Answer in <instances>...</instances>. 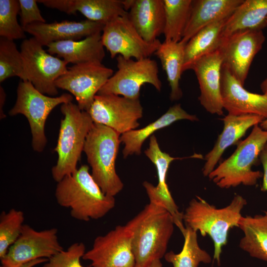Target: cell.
I'll return each instance as SVG.
<instances>
[{
    "label": "cell",
    "mask_w": 267,
    "mask_h": 267,
    "mask_svg": "<svg viewBox=\"0 0 267 267\" xmlns=\"http://www.w3.org/2000/svg\"><path fill=\"white\" fill-rule=\"evenodd\" d=\"M55 197L60 206L70 209L72 218L84 222L103 217L115 205L114 197L102 192L87 165L57 182Z\"/></svg>",
    "instance_id": "obj_1"
},
{
    "label": "cell",
    "mask_w": 267,
    "mask_h": 267,
    "mask_svg": "<svg viewBox=\"0 0 267 267\" xmlns=\"http://www.w3.org/2000/svg\"><path fill=\"white\" fill-rule=\"evenodd\" d=\"M126 224L133 232L134 267H149L153 261L164 257L175 225L167 210L149 202Z\"/></svg>",
    "instance_id": "obj_2"
},
{
    "label": "cell",
    "mask_w": 267,
    "mask_h": 267,
    "mask_svg": "<svg viewBox=\"0 0 267 267\" xmlns=\"http://www.w3.org/2000/svg\"><path fill=\"white\" fill-rule=\"evenodd\" d=\"M247 204L246 200L236 195L226 207L218 209L197 196L189 202L183 213L185 226L199 231L202 236L209 235L214 242L213 258L221 264L223 246L226 244L228 233L233 227H239L242 217L241 211Z\"/></svg>",
    "instance_id": "obj_3"
},
{
    "label": "cell",
    "mask_w": 267,
    "mask_h": 267,
    "mask_svg": "<svg viewBox=\"0 0 267 267\" xmlns=\"http://www.w3.org/2000/svg\"><path fill=\"white\" fill-rule=\"evenodd\" d=\"M120 134L103 125L94 123L85 141L83 151L91 169V175L107 195L114 197L124 184L115 170Z\"/></svg>",
    "instance_id": "obj_4"
},
{
    "label": "cell",
    "mask_w": 267,
    "mask_h": 267,
    "mask_svg": "<svg viewBox=\"0 0 267 267\" xmlns=\"http://www.w3.org/2000/svg\"><path fill=\"white\" fill-rule=\"evenodd\" d=\"M60 111L64 118L54 149L58 159L51 169L52 178L57 182L78 169L86 137L93 124L89 113L72 102L61 104Z\"/></svg>",
    "instance_id": "obj_5"
},
{
    "label": "cell",
    "mask_w": 267,
    "mask_h": 267,
    "mask_svg": "<svg viewBox=\"0 0 267 267\" xmlns=\"http://www.w3.org/2000/svg\"><path fill=\"white\" fill-rule=\"evenodd\" d=\"M255 125L249 135L239 143L235 151L222 162L208 176L218 187L229 188L242 184L255 185L263 176L259 171H253L259 155L267 143V131Z\"/></svg>",
    "instance_id": "obj_6"
},
{
    "label": "cell",
    "mask_w": 267,
    "mask_h": 267,
    "mask_svg": "<svg viewBox=\"0 0 267 267\" xmlns=\"http://www.w3.org/2000/svg\"><path fill=\"white\" fill-rule=\"evenodd\" d=\"M73 96L63 93L57 97L47 96L38 90L29 81H20L17 89V98L9 110L10 116L22 114L27 119L32 135L34 151L42 152L47 139L44 126L51 111L58 105L72 102Z\"/></svg>",
    "instance_id": "obj_7"
},
{
    "label": "cell",
    "mask_w": 267,
    "mask_h": 267,
    "mask_svg": "<svg viewBox=\"0 0 267 267\" xmlns=\"http://www.w3.org/2000/svg\"><path fill=\"white\" fill-rule=\"evenodd\" d=\"M118 70L108 79L97 94H115L131 99L139 98L141 88L145 84L152 85L158 91L162 89L159 69L156 60L125 59L116 57Z\"/></svg>",
    "instance_id": "obj_8"
},
{
    "label": "cell",
    "mask_w": 267,
    "mask_h": 267,
    "mask_svg": "<svg viewBox=\"0 0 267 267\" xmlns=\"http://www.w3.org/2000/svg\"><path fill=\"white\" fill-rule=\"evenodd\" d=\"M27 81L40 92L50 96L58 93L55 81L68 71V63L46 52L34 37L24 40L20 45Z\"/></svg>",
    "instance_id": "obj_9"
},
{
    "label": "cell",
    "mask_w": 267,
    "mask_h": 267,
    "mask_svg": "<svg viewBox=\"0 0 267 267\" xmlns=\"http://www.w3.org/2000/svg\"><path fill=\"white\" fill-rule=\"evenodd\" d=\"M103 45L111 58L121 55L125 59H141L155 53L161 42H146L126 15L119 16L106 23L101 34Z\"/></svg>",
    "instance_id": "obj_10"
},
{
    "label": "cell",
    "mask_w": 267,
    "mask_h": 267,
    "mask_svg": "<svg viewBox=\"0 0 267 267\" xmlns=\"http://www.w3.org/2000/svg\"><path fill=\"white\" fill-rule=\"evenodd\" d=\"M93 123L109 127L120 134L139 126L143 107L139 98L115 94H97L87 111Z\"/></svg>",
    "instance_id": "obj_11"
},
{
    "label": "cell",
    "mask_w": 267,
    "mask_h": 267,
    "mask_svg": "<svg viewBox=\"0 0 267 267\" xmlns=\"http://www.w3.org/2000/svg\"><path fill=\"white\" fill-rule=\"evenodd\" d=\"M113 74V70L102 63L75 64L55 81V86L72 93L79 108L88 111L95 95Z\"/></svg>",
    "instance_id": "obj_12"
},
{
    "label": "cell",
    "mask_w": 267,
    "mask_h": 267,
    "mask_svg": "<svg viewBox=\"0 0 267 267\" xmlns=\"http://www.w3.org/2000/svg\"><path fill=\"white\" fill-rule=\"evenodd\" d=\"M57 232L55 228L37 231L24 224L20 236L0 260L1 265L19 267L36 259H49L63 250Z\"/></svg>",
    "instance_id": "obj_13"
},
{
    "label": "cell",
    "mask_w": 267,
    "mask_h": 267,
    "mask_svg": "<svg viewBox=\"0 0 267 267\" xmlns=\"http://www.w3.org/2000/svg\"><path fill=\"white\" fill-rule=\"evenodd\" d=\"M132 238V231L127 224L116 226L96 237L82 258L89 261L91 267H134Z\"/></svg>",
    "instance_id": "obj_14"
},
{
    "label": "cell",
    "mask_w": 267,
    "mask_h": 267,
    "mask_svg": "<svg viewBox=\"0 0 267 267\" xmlns=\"http://www.w3.org/2000/svg\"><path fill=\"white\" fill-rule=\"evenodd\" d=\"M266 40L263 30L237 32L223 40L220 47L222 65L244 86L255 56Z\"/></svg>",
    "instance_id": "obj_15"
},
{
    "label": "cell",
    "mask_w": 267,
    "mask_h": 267,
    "mask_svg": "<svg viewBox=\"0 0 267 267\" xmlns=\"http://www.w3.org/2000/svg\"><path fill=\"white\" fill-rule=\"evenodd\" d=\"M145 155L156 167L158 182L156 186L145 181L143 186L149 199V202L164 207L172 215L175 225L182 233L185 227L183 221V213H180L169 190L166 182L167 172L172 162L175 160L186 158H202L200 154L185 157H173L163 152L160 148L157 139L154 135L150 137L149 147L144 151Z\"/></svg>",
    "instance_id": "obj_16"
},
{
    "label": "cell",
    "mask_w": 267,
    "mask_h": 267,
    "mask_svg": "<svg viewBox=\"0 0 267 267\" xmlns=\"http://www.w3.org/2000/svg\"><path fill=\"white\" fill-rule=\"evenodd\" d=\"M222 64V56L219 48L197 60L190 68L199 85L198 100L201 105L209 113L219 116L223 113L221 95Z\"/></svg>",
    "instance_id": "obj_17"
},
{
    "label": "cell",
    "mask_w": 267,
    "mask_h": 267,
    "mask_svg": "<svg viewBox=\"0 0 267 267\" xmlns=\"http://www.w3.org/2000/svg\"><path fill=\"white\" fill-rule=\"evenodd\" d=\"M221 95L223 108L228 114L235 116L254 114L267 119V95L247 91L222 65Z\"/></svg>",
    "instance_id": "obj_18"
},
{
    "label": "cell",
    "mask_w": 267,
    "mask_h": 267,
    "mask_svg": "<svg viewBox=\"0 0 267 267\" xmlns=\"http://www.w3.org/2000/svg\"><path fill=\"white\" fill-rule=\"evenodd\" d=\"M105 24L88 19L62 21L51 23L36 22L23 29L43 46L63 41H79L97 33H102Z\"/></svg>",
    "instance_id": "obj_19"
},
{
    "label": "cell",
    "mask_w": 267,
    "mask_h": 267,
    "mask_svg": "<svg viewBox=\"0 0 267 267\" xmlns=\"http://www.w3.org/2000/svg\"><path fill=\"white\" fill-rule=\"evenodd\" d=\"M45 6L56 9L67 14L77 11L87 19L105 24L116 18L126 15L124 0H38Z\"/></svg>",
    "instance_id": "obj_20"
},
{
    "label": "cell",
    "mask_w": 267,
    "mask_h": 267,
    "mask_svg": "<svg viewBox=\"0 0 267 267\" xmlns=\"http://www.w3.org/2000/svg\"><path fill=\"white\" fill-rule=\"evenodd\" d=\"M223 128L219 135L214 146L205 156L206 162L203 168L204 176L215 169L224 151L229 146L236 144L251 127L260 124L265 119L254 114L239 116L227 114L221 119Z\"/></svg>",
    "instance_id": "obj_21"
},
{
    "label": "cell",
    "mask_w": 267,
    "mask_h": 267,
    "mask_svg": "<svg viewBox=\"0 0 267 267\" xmlns=\"http://www.w3.org/2000/svg\"><path fill=\"white\" fill-rule=\"evenodd\" d=\"M244 0H192L188 20L180 41L186 44L203 28L228 18Z\"/></svg>",
    "instance_id": "obj_22"
},
{
    "label": "cell",
    "mask_w": 267,
    "mask_h": 267,
    "mask_svg": "<svg viewBox=\"0 0 267 267\" xmlns=\"http://www.w3.org/2000/svg\"><path fill=\"white\" fill-rule=\"evenodd\" d=\"M128 17L140 36L152 43L163 34L165 10L163 0H133Z\"/></svg>",
    "instance_id": "obj_23"
},
{
    "label": "cell",
    "mask_w": 267,
    "mask_h": 267,
    "mask_svg": "<svg viewBox=\"0 0 267 267\" xmlns=\"http://www.w3.org/2000/svg\"><path fill=\"white\" fill-rule=\"evenodd\" d=\"M99 33L80 41H63L49 44L47 52L56 54L68 63L74 65L102 63L105 56L104 47Z\"/></svg>",
    "instance_id": "obj_24"
},
{
    "label": "cell",
    "mask_w": 267,
    "mask_h": 267,
    "mask_svg": "<svg viewBox=\"0 0 267 267\" xmlns=\"http://www.w3.org/2000/svg\"><path fill=\"white\" fill-rule=\"evenodd\" d=\"M181 120L198 121L196 115L188 113L180 104H176L171 107L158 119L145 127L133 130L121 134L120 140L124 144L123 150L124 158L133 154L139 155L143 142L153 135L154 132Z\"/></svg>",
    "instance_id": "obj_25"
},
{
    "label": "cell",
    "mask_w": 267,
    "mask_h": 267,
    "mask_svg": "<svg viewBox=\"0 0 267 267\" xmlns=\"http://www.w3.org/2000/svg\"><path fill=\"white\" fill-rule=\"evenodd\" d=\"M267 0H244L225 21L222 40L242 31L263 30L267 26Z\"/></svg>",
    "instance_id": "obj_26"
},
{
    "label": "cell",
    "mask_w": 267,
    "mask_h": 267,
    "mask_svg": "<svg viewBox=\"0 0 267 267\" xmlns=\"http://www.w3.org/2000/svg\"><path fill=\"white\" fill-rule=\"evenodd\" d=\"M228 18L203 28L186 43L183 72L190 70L192 65L203 56L220 48L223 42L222 29Z\"/></svg>",
    "instance_id": "obj_27"
},
{
    "label": "cell",
    "mask_w": 267,
    "mask_h": 267,
    "mask_svg": "<svg viewBox=\"0 0 267 267\" xmlns=\"http://www.w3.org/2000/svg\"><path fill=\"white\" fill-rule=\"evenodd\" d=\"M185 44L181 41L174 42L164 40L154 53L160 60L166 74L171 88L170 99L172 101L178 100L182 96L179 81L183 73Z\"/></svg>",
    "instance_id": "obj_28"
},
{
    "label": "cell",
    "mask_w": 267,
    "mask_h": 267,
    "mask_svg": "<svg viewBox=\"0 0 267 267\" xmlns=\"http://www.w3.org/2000/svg\"><path fill=\"white\" fill-rule=\"evenodd\" d=\"M239 227L244 234L240 248L252 257L267 262V215L242 217Z\"/></svg>",
    "instance_id": "obj_29"
},
{
    "label": "cell",
    "mask_w": 267,
    "mask_h": 267,
    "mask_svg": "<svg viewBox=\"0 0 267 267\" xmlns=\"http://www.w3.org/2000/svg\"><path fill=\"white\" fill-rule=\"evenodd\" d=\"M184 243L181 251L176 254L171 251L164 256L166 261L172 264L173 267H198L200 263L209 264L212 257L198 244L197 232L185 226L182 234Z\"/></svg>",
    "instance_id": "obj_30"
},
{
    "label": "cell",
    "mask_w": 267,
    "mask_h": 267,
    "mask_svg": "<svg viewBox=\"0 0 267 267\" xmlns=\"http://www.w3.org/2000/svg\"><path fill=\"white\" fill-rule=\"evenodd\" d=\"M192 0H163L165 41L180 42L187 24Z\"/></svg>",
    "instance_id": "obj_31"
},
{
    "label": "cell",
    "mask_w": 267,
    "mask_h": 267,
    "mask_svg": "<svg viewBox=\"0 0 267 267\" xmlns=\"http://www.w3.org/2000/svg\"><path fill=\"white\" fill-rule=\"evenodd\" d=\"M26 81L22 56L14 41L0 38V83L12 77Z\"/></svg>",
    "instance_id": "obj_32"
},
{
    "label": "cell",
    "mask_w": 267,
    "mask_h": 267,
    "mask_svg": "<svg viewBox=\"0 0 267 267\" xmlns=\"http://www.w3.org/2000/svg\"><path fill=\"white\" fill-rule=\"evenodd\" d=\"M24 213L11 209L0 215V259L7 253L10 247L20 236L24 225Z\"/></svg>",
    "instance_id": "obj_33"
},
{
    "label": "cell",
    "mask_w": 267,
    "mask_h": 267,
    "mask_svg": "<svg viewBox=\"0 0 267 267\" xmlns=\"http://www.w3.org/2000/svg\"><path fill=\"white\" fill-rule=\"evenodd\" d=\"M18 0H0V36L9 40L23 39L25 32L17 21Z\"/></svg>",
    "instance_id": "obj_34"
},
{
    "label": "cell",
    "mask_w": 267,
    "mask_h": 267,
    "mask_svg": "<svg viewBox=\"0 0 267 267\" xmlns=\"http://www.w3.org/2000/svg\"><path fill=\"white\" fill-rule=\"evenodd\" d=\"M86 252L83 243H74L66 250L63 249L48 259L43 267H84L80 259Z\"/></svg>",
    "instance_id": "obj_35"
},
{
    "label": "cell",
    "mask_w": 267,
    "mask_h": 267,
    "mask_svg": "<svg viewBox=\"0 0 267 267\" xmlns=\"http://www.w3.org/2000/svg\"><path fill=\"white\" fill-rule=\"evenodd\" d=\"M20 4L21 26L24 29L27 26L36 22L45 23L38 6L37 0H18Z\"/></svg>",
    "instance_id": "obj_36"
},
{
    "label": "cell",
    "mask_w": 267,
    "mask_h": 267,
    "mask_svg": "<svg viewBox=\"0 0 267 267\" xmlns=\"http://www.w3.org/2000/svg\"><path fill=\"white\" fill-rule=\"evenodd\" d=\"M259 160L262 163L264 169L263 180L261 190L267 191V143L260 153ZM266 215H267V211L266 212Z\"/></svg>",
    "instance_id": "obj_37"
},
{
    "label": "cell",
    "mask_w": 267,
    "mask_h": 267,
    "mask_svg": "<svg viewBox=\"0 0 267 267\" xmlns=\"http://www.w3.org/2000/svg\"><path fill=\"white\" fill-rule=\"evenodd\" d=\"M6 100V93L4 90L1 86H0V119H3L6 117L4 114L3 109Z\"/></svg>",
    "instance_id": "obj_38"
},
{
    "label": "cell",
    "mask_w": 267,
    "mask_h": 267,
    "mask_svg": "<svg viewBox=\"0 0 267 267\" xmlns=\"http://www.w3.org/2000/svg\"><path fill=\"white\" fill-rule=\"evenodd\" d=\"M47 260L48 259H36V260L32 261L30 262H28L25 264H24L22 266H20L19 267H34L38 265L45 263L47 261ZM0 267H7L1 265V266Z\"/></svg>",
    "instance_id": "obj_39"
},
{
    "label": "cell",
    "mask_w": 267,
    "mask_h": 267,
    "mask_svg": "<svg viewBox=\"0 0 267 267\" xmlns=\"http://www.w3.org/2000/svg\"><path fill=\"white\" fill-rule=\"evenodd\" d=\"M260 87L263 94L267 95V78L261 83Z\"/></svg>",
    "instance_id": "obj_40"
},
{
    "label": "cell",
    "mask_w": 267,
    "mask_h": 267,
    "mask_svg": "<svg viewBox=\"0 0 267 267\" xmlns=\"http://www.w3.org/2000/svg\"><path fill=\"white\" fill-rule=\"evenodd\" d=\"M149 267H162V264L160 259L153 261Z\"/></svg>",
    "instance_id": "obj_41"
},
{
    "label": "cell",
    "mask_w": 267,
    "mask_h": 267,
    "mask_svg": "<svg viewBox=\"0 0 267 267\" xmlns=\"http://www.w3.org/2000/svg\"><path fill=\"white\" fill-rule=\"evenodd\" d=\"M260 127L264 130L267 131V119L264 120L260 124Z\"/></svg>",
    "instance_id": "obj_42"
},
{
    "label": "cell",
    "mask_w": 267,
    "mask_h": 267,
    "mask_svg": "<svg viewBox=\"0 0 267 267\" xmlns=\"http://www.w3.org/2000/svg\"><path fill=\"white\" fill-rule=\"evenodd\" d=\"M266 23H267V19H266Z\"/></svg>",
    "instance_id": "obj_43"
}]
</instances>
